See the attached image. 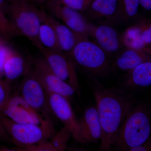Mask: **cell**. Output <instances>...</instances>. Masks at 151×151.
Returning <instances> with one entry per match:
<instances>
[{
	"mask_svg": "<svg viewBox=\"0 0 151 151\" xmlns=\"http://www.w3.org/2000/svg\"><path fill=\"white\" fill-rule=\"evenodd\" d=\"M6 13L19 35L28 39L37 49L41 46L39 29L48 14L27 0H9Z\"/></svg>",
	"mask_w": 151,
	"mask_h": 151,
	"instance_id": "3957f363",
	"label": "cell"
},
{
	"mask_svg": "<svg viewBox=\"0 0 151 151\" xmlns=\"http://www.w3.org/2000/svg\"><path fill=\"white\" fill-rule=\"evenodd\" d=\"M19 35L5 13L0 9V36L6 41Z\"/></svg>",
	"mask_w": 151,
	"mask_h": 151,
	"instance_id": "cb8c5ba5",
	"label": "cell"
},
{
	"mask_svg": "<svg viewBox=\"0 0 151 151\" xmlns=\"http://www.w3.org/2000/svg\"><path fill=\"white\" fill-rule=\"evenodd\" d=\"M25 151H56L50 142L44 141L36 145L29 146L23 149Z\"/></svg>",
	"mask_w": 151,
	"mask_h": 151,
	"instance_id": "83f0119b",
	"label": "cell"
},
{
	"mask_svg": "<svg viewBox=\"0 0 151 151\" xmlns=\"http://www.w3.org/2000/svg\"><path fill=\"white\" fill-rule=\"evenodd\" d=\"M139 30L143 43L147 48L151 50V21L147 17H141L134 24Z\"/></svg>",
	"mask_w": 151,
	"mask_h": 151,
	"instance_id": "7402d4cb",
	"label": "cell"
},
{
	"mask_svg": "<svg viewBox=\"0 0 151 151\" xmlns=\"http://www.w3.org/2000/svg\"><path fill=\"white\" fill-rule=\"evenodd\" d=\"M9 0H0V9L6 13L7 8Z\"/></svg>",
	"mask_w": 151,
	"mask_h": 151,
	"instance_id": "1f68e13d",
	"label": "cell"
},
{
	"mask_svg": "<svg viewBox=\"0 0 151 151\" xmlns=\"http://www.w3.org/2000/svg\"><path fill=\"white\" fill-rule=\"evenodd\" d=\"M139 6V0H118L119 24L127 23L136 17Z\"/></svg>",
	"mask_w": 151,
	"mask_h": 151,
	"instance_id": "ffe728a7",
	"label": "cell"
},
{
	"mask_svg": "<svg viewBox=\"0 0 151 151\" xmlns=\"http://www.w3.org/2000/svg\"><path fill=\"white\" fill-rule=\"evenodd\" d=\"M0 114L17 123L40 124L48 139H50L54 134L41 116L21 95L11 96Z\"/></svg>",
	"mask_w": 151,
	"mask_h": 151,
	"instance_id": "ba28073f",
	"label": "cell"
},
{
	"mask_svg": "<svg viewBox=\"0 0 151 151\" xmlns=\"http://www.w3.org/2000/svg\"><path fill=\"white\" fill-rule=\"evenodd\" d=\"M151 131L148 107L145 104L135 105L124 119L112 147L116 150L129 151L147 140Z\"/></svg>",
	"mask_w": 151,
	"mask_h": 151,
	"instance_id": "7a4b0ae2",
	"label": "cell"
},
{
	"mask_svg": "<svg viewBox=\"0 0 151 151\" xmlns=\"http://www.w3.org/2000/svg\"><path fill=\"white\" fill-rule=\"evenodd\" d=\"M47 19L54 29L58 46L60 51L63 52L70 54L79 41L88 38L74 32L50 14H48Z\"/></svg>",
	"mask_w": 151,
	"mask_h": 151,
	"instance_id": "e0dca14e",
	"label": "cell"
},
{
	"mask_svg": "<svg viewBox=\"0 0 151 151\" xmlns=\"http://www.w3.org/2000/svg\"><path fill=\"white\" fill-rule=\"evenodd\" d=\"M121 35L125 47L142 50L151 54V50L143 43L139 30L134 24L128 27Z\"/></svg>",
	"mask_w": 151,
	"mask_h": 151,
	"instance_id": "44dd1931",
	"label": "cell"
},
{
	"mask_svg": "<svg viewBox=\"0 0 151 151\" xmlns=\"http://www.w3.org/2000/svg\"><path fill=\"white\" fill-rule=\"evenodd\" d=\"M47 18V16L40 27L38 34L39 41L41 46L44 48L50 50L60 51L54 29Z\"/></svg>",
	"mask_w": 151,
	"mask_h": 151,
	"instance_id": "d6986e66",
	"label": "cell"
},
{
	"mask_svg": "<svg viewBox=\"0 0 151 151\" xmlns=\"http://www.w3.org/2000/svg\"><path fill=\"white\" fill-rule=\"evenodd\" d=\"M150 55L142 50L124 47L112 60V70L127 73L141 63L151 60Z\"/></svg>",
	"mask_w": 151,
	"mask_h": 151,
	"instance_id": "9a60e30c",
	"label": "cell"
},
{
	"mask_svg": "<svg viewBox=\"0 0 151 151\" xmlns=\"http://www.w3.org/2000/svg\"><path fill=\"white\" fill-rule=\"evenodd\" d=\"M140 6L147 11H151V0H139Z\"/></svg>",
	"mask_w": 151,
	"mask_h": 151,
	"instance_id": "4dcf8cb0",
	"label": "cell"
},
{
	"mask_svg": "<svg viewBox=\"0 0 151 151\" xmlns=\"http://www.w3.org/2000/svg\"><path fill=\"white\" fill-rule=\"evenodd\" d=\"M33 62L34 70L32 72L47 92L60 94L69 100L76 92L72 86L52 71L42 56Z\"/></svg>",
	"mask_w": 151,
	"mask_h": 151,
	"instance_id": "30bf717a",
	"label": "cell"
},
{
	"mask_svg": "<svg viewBox=\"0 0 151 151\" xmlns=\"http://www.w3.org/2000/svg\"><path fill=\"white\" fill-rule=\"evenodd\" d=\"M11 84L0 78V113L10 97Z\"/></svg>",
	"mask_w": 151,
	"mask_h": 151,
	"instance_id": "d4e9b609",
	"label": "cell"
},
{
	"mask_svg": "<svg viewBox=\"0 0 151 151\" xmlns=\"http://www.w3.org/2000/svg\"><path fill=\"white\" fill-rule=\"evenodd\" d=\"M71 135V132L65 127L57 133L55 132L50 139V143L55 151H63L65 150Z\"/></svg>",
	"mask_w": 151,
	"mask_h": 151,
	"instance_id": "603a6c76",
	"label": "cell"
},
{
	"mask_svg": "<svg viewBox=\"0 0 151 151\" xmlns=\"http://www.w3.org/2000/svg\"><path fill=\"white\" fill-rule=\"evenodd\" d=\"M114 25L90 23L89 37L109 57L114 56L124 46L120 34Z\"/></svg>",
	"mask_w": 151,
	"mask_h": 151,
	"instance_id": "8fae6325",
	"label": "cell"
},
{
	"mask_svg": "<svg viewBox=\"0 0 151 151\" xmlns=\"http://www.w3.org/2000/svg\"><path fill=\"white\" fill-rule=\"evenodd\" d=\"M0 119L12 143L20 150L48 139L45 131L39 125L17 123L1 114Z\"/></svg>",
	"mask_w": 151,
	"mask_h": 151,
	"instance_id": "8992f818",
	"label": "cell"
},
{
	"mask_svg": "<svg viewBox=\"0 0 151 151\" xmlns=\"http://www.w3.org/2000/svg\"><path fill=\"white\" fill-rule=\"evenodd\" d=\"M6 41L0 36V44L6 42Z\"/></svg>",
	"mask_w": 151,
	"mask_h": 151,
	"instance_id": "d6a6232c",
	"label": "cell"
},
{
	"mask_svg": "<svg viewBox=\"0 0 151 151\" xmlns=\"http://www.w3.org/2000/svg\"><path fill=\"white\" fill-rule=\"evenodd\" d=\"M123 89L145 88L151 84V60L143 63L127 72L119 79Z\"/></svg>",
	"mask_w": 151,
	"mask_h": 151,
	"instance_id": "2e32d148",
	"label": "cell"
},
{
	"mask_svg": "<svg viewBox=\"0 0 151 151\" xmlns=\"http://www.w3.org/2000/svg\"><path fill=\"white\" fill-rule=\"evenodd\" d=\"M46 8L49 14L59 20L74 32L89 38L90 23L81 13L69 7L62 0H48Z\"/></svg>",
	"mask_w": 151,
	"mask_h": 151,
	"instance_id": "9c48e42d",
	"label": "cell"
},
{
	"mask_svg": "<svg viewBox=\"0 0 151 151\" xmlns=\"http://www.w3.org/2000/svg\"><path fill=\"white\" fill-rule=\"evenodd\" d=\"M0 78H1V77H0Z\"/></svg>",
	"mask_w": 151,
	"mask_h": 151,
	"instance_id": "836d02e7",
	"label": "cell"
},
{
	"mask_svg": "<svg viewBox=\"0 0 151 151\" xmlns=\"http://www.w3.org/2000/svg\"><path fill=\"white\" fill-rule=\"evenodd\" d=\"M49 103L52 113L60 119L72 134H75L78 121L70 106L69 100L62 95L47 92Z\"/></svg>",
	"mask_w": 151,
	"mask_h": 151,
	"instance_id": "5bb4252c",
	"label": "cell"
},
{
	"mask_svg": "<svg viewBox=\"0 0 151 151\" xmlns=\"http://www.w3.org/2000/svg\"><path fill=\"white\" fill-rule=\"evenodd\" d=\"M26 71L24 58L17 52L12 50L6 60L4 68V75L5 80L11 83Z\"/></svg>",
	"mask_w": 151,
	"mask_h": 151,
	"instance_id": "ac0fdd59",
	"label": "cell"
},
{
	"mask_svg": "<svg viewBox=\"0 0 151 151\" xmlns=\"http://www.w3.org/2000/svg\"><path fill=\"white\" fill-rule=\"evenodd\" d=\"M0 142L12 143V139L0 119Z\"/></svg>",
	"mask_w": 151,
	"mask_h": 151,
	"instance_id": "f1b7e54d",
	"label": "cell"
},
{
	"mask_svg": "<svg viewBox=\"0 0 151 151\" xmlns=\"http://www.w3.org/2000/svg\"><path fill=\"white\" fill-rule=\"evenodd\" d=\"M13 50L6 42L0 44V77L4 75V68L6 60Z\"/></svg>",
	"mask_w": 151,
	"mask_h": 151,
	"instance_id": "4316f807",
	"label": "cell"
},
{
	"mask_svg": "<svg viewBox=\"0 0 151 151\" xmlns=\"http://www.w3.org/2000/svg\"><path fill=\"white\" fill-rule=\"evenodd\" d=\"M21 95L46 122L55 133L52 118L54 116L49 103L48 94L32 72H28L20 86Z\"/></svg>",
	"mask_w": 151,
	"mask_h": 151,
	"instance_id": "5b68a950",
	"label": "cell"
},
{
	"mask_svg": "<svg viewBox=\"0 0 151 151\" xmlns=\"http://www.w3.org/2000/svg\"><path fill=\"white\" fill-rule=\"evenodd\" d=\"M70 55L76 65L95 80L108 77L113 71L110 57L89 38L79 41Z\"/></svg>",
	"mask_w": 151,
	"mask_h": 151,
	"instance_id": "277c9868",
	"label": "cell"
},
{
	"mask_svg": "<svg viewBox=\"0 0 151 151\" xmlns=\"http://www.w3.org/2000/svg\"><path fill=\"white\" fill-rule=\"evenodd\" d=\"M92 91L102 129L98 150H111L119 128L127 114L136 105V101L126 89L105 88L95 81Z\"/></svg>",
	"mask_w": 151,
	"mask_h": 151,
	"instance_id": "6da1fadb",
	"label": "cell"
},
{
	"mask_svg": "<svg viewBox=\"0 0 151 151\" xmlns=\"http://www.w3.org/2000/svg\"><path fill=\"white\" fill-rule=\"evenodd\" d=\"M101 134L102 129L97 107H89L78 122L73 137L79 143L89 144L100 140Z\"/></svg>",
	"mask_w": 151,
	"mask_h": 151,
	"instance_id": "7c38bea8",
	"label": "cell"
},
{
	"mask_svg": "<svg viewBox=\"0 0 151 151\" xmlns=\"http://www.w3.org/2000/svg\"><path fill=\"white\" fill-rule=\"evenodd\" d=\"M151 139L149 138L145 143L130 149L129 151H151Z\"/></svg>",
	"mask_w": 151,
	"mask_h": 151,
	"instance_id": "f546056e",
	"label": "cell"
},
{
	"mask_svg": "<svg viewBox=\"0 0 151 151\" xmlns=\"http://www.w3.org/2000/svg\"><path fill=\"white\" fill-rule=\"evenodd\" d=\"M118 0H94L88 8L82 13L89 22L94 24H119Z\"/></svg>",
	"mask_w": 151,
	"mask_h": 151,
	"instance_id": "4fadbf2b",
	"label": "cell"
},
{
	"mask_svg": "<svg viewBox=\"0 0 151 151\" xmlns=\"http://www.w3.org/2000/svg\"><path fill=\"white\" fill-rule=\"evenodd\" d=\"M38 49L52 71L63 81L79 93V86L76 71V64L70 54L52 50L40 46Z\"/></svg>",
	"mask_w": 151,
	"mask_h": 151,
	"instance_id": "52a82bcc",
	"label": "cell"
},
{
	"mask_svg": "<svg viewBox=\"0 0 151 151\" xmlns=\"http://www.w3.org/2000/svg\"><path fill=\"white\" fill-rule=\"evenodd\" d=\"M93 1L94 0H62L69 7L81 13L88 8Z\"/></svg>",
	"mask_w": 151,
	"mask_h": 151,
	"instance_id": "484cf974",
	"label": "cell"
}]
</instances>
